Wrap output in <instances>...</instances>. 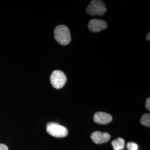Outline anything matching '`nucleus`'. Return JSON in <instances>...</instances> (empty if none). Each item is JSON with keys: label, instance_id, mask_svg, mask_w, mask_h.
<instances>
[{"label": "nucleus", "instance_id": "nucleus-1", "mask_svg": "<svg viewBox=\"0 0 150 150\" xmlns=\"http://www.w3.org/2000/svg\"><path fill=\"white\" fill-rule=\"evenodd\" d=\"M54 36L56 41L61 45L66 46L71 41V33L69 28L65 25H59L54 30Z\"/></svg>", "mask_w": 150, "mask_h": 150}, {"label": "nucleus", "instance_id": "nucleus-2", "mask_svg": "<svg viewBox=\"0 0 150 150\" xmlns=\"http://www.w3.org/2000/svg\"><path fill=\"white\" fill-rule=\"evenodd\" d=\"M46 131L48 134L57 138L66 137L69 133L67 129L57 122H49L46 126Z\"/></svg>", "mask_w": 150, "mask_h": 150}, {"label": "nucleus", "instance_id": "nucleus-3", "mask_svg": "<svg viewBox=\"0 0 150 150\" xmlns=\"http://www.w3.org/2000/svg\"><path fill=\"white\" fill-rule=\"evenodd\" d=\"M107 11L105 4L102 1H91L89 5L86 8V12L91 16H102Z\"/></svg>", "mask_w": 150, "mask_h": 150}, {"label": "nucleus", "instance_id": "nucleus-4", "mask_svg": "<svg viewBox=\"0 0 150 150\" xmlns=\"http://www.w3.org/2000/svg\"><path fill=\"white\" fill-rule=\"evenodd\" d=\"M50 82L54 88L60 89L67 82V77L62 71L55 70L50 76Z\"/></svg>", "mask_w": 150, "mask_h": 150}, {"label": "nucleus", "instance_id": "nucleus-5", "mask_svg": "<svg viewBox=\"0 0 150 150\" xmlns=\"http://www.w3.org/2000/svg\"><path fill=\"white\" fill-rule=\"evenodd\" d=\"M107 27V23L102 20L92 19L88 23V29L93 32H98L106 29Z\"/></svg>", "mask_w": 150, "mask_h": 150}, {"label": "nucleus", "instance_id": "nucleus-6", "mask_svg": "<svg viewBox=\"0 0 150 150\" xmlns=\"http://www.w3.org/2000/svg\"><path fill=\"white\" fill-rule=\"evenodd\" d=\"M91 138L94 143L102 144L108 142L111 139V136L107 132L95 131L91 134Z\"/></svg>", "mask_w": 150, "mask_h": 150}, {"label": "nucleus", "instance_id": "nucleus-7", "mask_svg": "<svg viewBox=\"0 0 150 150\" xmlns=\"http://www.w3.org/2000/svg\"><path fill=\"white\" fill-rule=\"evenodd\" d=\"M112 120L111 115L103 112L95 113L93 116V121L101 125H106L110 123Z\"/></svg>", "mask_w": 150, "mask_h": 150}, {"label": "nucleus", "instance_id": "nucleus-8", "mask_svg": "<svg viewBox=\"0 0 150 150\" xmlns=\"http://www.w3.org/2000/svg\"><path fill=\"white\" fill-rule=\"evenodd\" d=\"M111 144L114 150H122L125 148V141L122 138L118 137L112 141Z\"/></svg>", "mask_w": 150, "mask_h": 150}, {"label": "nucleus", "instance_id": "nucleus-9", "mask_svg": "<svg viewBox=\"0 0 150 150\" xmlns=\"http://www.w3.org/2000/svg\"><path fill=\"white\" fill-rule=\"evenodd\" d=\"M140 122L143 125L146 127H150V114L146 113L144 114L140 120Z\"/></svg>", "mask_w": 150, "mask_h": 150}, {"label": "nucleus", "instance_id": "nucleus-10", "mask_svg": "<svg viewBox=\"0 0 150 150\" xmlns=\"http://www.w3.org/2000/svg\"><path fill=\"white\" fill-rule=\"evenodd\" d=\"M127 148L128 150H138L139 146L134 142H130L127 144Z\"/></svg>", "mask_w": 150, "mask_h": 150}, {"label": "nucleus", "instance_id": "nucleus-11", "mask_svg": "<svg viewBox=\"0 0 150 150\" xmlns=\"http://www.w3.org/2000/svg\"><path fill=\"white\" fill-rule=\"evenodd\" d=\"M146 108H147V110H148L149 111L150 110V98L149 97L148 98H147L146 100Z\"/></svg>", "mask_w": 150, "mask_h": 150}, {"label": "nucleus", "instance_id": "nucleus-12", "mask_svg": "<svg viewBox=\"0 0 150 150\" xmlns=\"http://www.w3.org/2000/svg\"><path fill=\"white\" fill-rule=\"evenodd\" d=\"M0 150H8V148L6 145L0 144Z\"/></svg>", "mask_w": 150, "mask_h": 150}, {"label": "nucleus", "instance_id": "nucleus-13", "mask_svg": "<svg viewBox=\"0 0 150 150\" xmlns=\"http://www.w3.org/2000/svg\"><path fill=\"white\" fill-rule=\"evenodd\" d=\"M150 32H149L148 34H147V36H146V39H147V40H148L149 41H150Z\"/></svg>", "mask_w": 150, "mask_h": 150}]
</instances>
